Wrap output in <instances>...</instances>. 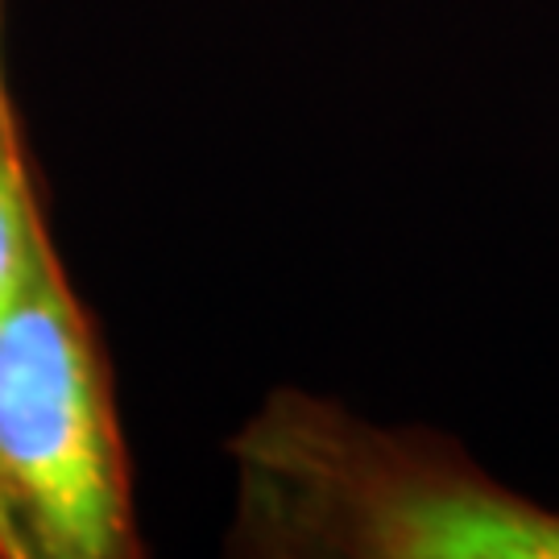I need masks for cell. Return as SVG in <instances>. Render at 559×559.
<instances>
[{"mask_svg": "<svg viewBox=\"0 0 559 559\" xmlns=\"http://www.w3.org/2000/svg\"><path fill=\"white\" fill-rule=\"evenodd\" d=\"M233 559H559V506L427 423H381L295 381L228 431Z\"/></svg>", "mask_w": 559, "mask_h": 559, "instance_id": "cell-1", "label": "cell"}, {"mask_svg": "<svg viewBox=\"0 0 559 559\" xmlns=\"http://www.w3.org/2000/svg\"><path fill=\"white\" fill-rule=\"evenodd\" d=\"M100 323L46 240L0 316V559H141Z\"/></svg>", "mask_w": 559, "mask_h": 559, "instance_id": "cell-2", "label": "cell"}, {"mask_svg": "<svg viewBox=\"0 0 559 559\" xmlns=\"http://www.w3.org/2000/svg\"><path fill=\"white\" fill-rule=\"evenodd\" d=\"M50 240L41 179L21 129L13 87L0 83V316L17 299L38 253Z\"/></svg>", "mask_w": 559, "mask_h": 559, "instance_id": "cell-3", "label": "cell"}, {"mask_svg": "<svg viewBox=\"0 0 559 559\" xmlns=\"http://www.w3.org/2000/svg\"><path fill=\"white\" fill-rule=\"evenodd\" d=\"M0 83H9V62H4V0H0Z\"/></svg>", "mask_w": 559, "mask_h": 559, "instance_id": "cell-4", "label": "cell"}]
</instances>
